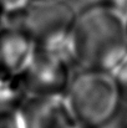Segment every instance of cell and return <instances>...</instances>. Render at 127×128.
Listing matches in <instances>:
<instances>
[{
    "label": "cell",
    "mask_w": 127,
    "mask_h": 128,
    "mask_svg": "<svg viewBox=\"0 0 127 128\" xmlns=\"http://www.w3.org/2000/svg\"><path fill=\"white\" fill-rule=\"evenodd\" d=\"M67 55L82 70L112 72L127 55L126 20L111 5H97L75 19Z\"/></svg>",
    "instance_id": "6da1fadb"
},
{
    "label": "cell",
    "mask_w": 127,
    "mask_h": 128,
    "mask_svg": "<svg viewBox=\"0 0 127 128\" xmlns=\"http://www.w3.org/2000/svg\"><path fill=\"white\" fill-rule=\"evenodd\" d=\"M65 97L75 120L87 128L103 127L122 104L113 76L103 71L84 70L72 78Z\"/></svg>",
    "instance_id": "7a4b0ae2"
},
{
    "label": "cell",
    "mask_w": 127,
    "mask_h": 128,
    "mask_svg": "<svg viewBox=\"0 0 127 128\" xmlns=\"http://www.w3.org/2000/svg\"><path fill=\"white\" fill-rule=\"evenodd\" d=\"M75 19L72 9L65 4H41L29 8L18 29L26 32L36 50L67 55V40Z\"/></svg>",
    "instance_id": "3957f363"
},
{
    "label": "cell",
    "mask_w": 127,
    "mask_h": 128,
    "mask_svg": "<svg viewBox=\"0 0 127 128\" xmlns=\"http://www.w3.org/2000/svg\"><path fill=\"white\" fill-rule=\"evenodd\" d=\"M71 60L66 54L36 50L20 75L26 97H62L71 85Z\"/></svg>",
    "instance_id": "277c9868"
},
{
    "label": "cell",
    "mask_w": 127,
    "mask_h": 128,
    "mask_svg": "<svg viewBox=\"0 0 127 128\" xmlns=\"http://www.w3.org/2000/svg\"><path fill=\"white\" fill-rule=\"evenodd\" d=\"M25 128H75V120L66 97H26L20 104Z\"/></svg>",
    "instance_id": "5b68a950"
},
{
    "label": "cell",
    "mask_w": 127,
    "mask_h": 128,
    "mask_svg": "<svg viewBox=\"0 0 127 128\" xmlns=\"http://www.w3.org/2000/svg\"><path fill=\"white\" fill-rule=\"evenodd\" d=\"M35 45L25 31L4 26L0 29V71L21 75L35 55Z\"/></svg>",
    "instance_id": "8992f818"
},
{
    "label": "cell",
    "mask_w": 127,
    "mask_h": 128,
    "mask_svg": "<svg viewBox=\"0 0 127 128\" xmlns=\"http://www.w3.org/2000/svg\"><path fill=\"white\" fill-rule=\"evenodd\" d=\"M25 98L20 75L0 71V106H20Z\"/></svg>",
    "instance_id": "52a82bcc"
},
{
    "label": "cell",
    "mask_w": 127,
    "mask_h": 128,
    "mask_svg": "<svg viewBox=\"0 0 127 128\" xmlns=\"http://www.w3.org/2000/svg\"><path fill=\"white\" fill-rule=\"evenodd\" d=\"M31 0H0V12L4 26L19 28L25 12L30 8Z\"/></svg>",
    "instance_id": "ba28073f"
},
{
    "label": "cell",
    "mask_w": 127,
    "mask_h": 128,
    "mask_svg": "<svg viewBox=\"0 0 127 128\" xmlns=\"http://www.w3.org/2000/svg\"><path fill=\"white\" fill-rule=\"evenodd\" d=\"M0 128H25L20 106H0Z\"/></svg>",
    "instance_id": "9c48e42d"
},
{
    "label": "cell",
    "mask_w": 127,
    "mask_h": 128,
    "mask_svg": "<svg viewBox=\"0 0 127 128\" xmlns=\"http://www.w3.org/2000/svg\"><path fill=\"white\" fill-rule=\"evenodd\" d=\"M116 84L118 86L122 102L127 103V55L126 57L118 64V66L111 72Z\"/></svg>",
    "instance_id": "30bf717a"
},
{
    "label": "cell",
    "mask_w": 127,
    "mask_h": 128,
    "mask_svg": "<svg viewBox=\"0 0 127 128\" xmlns=\"http://www.w3.org/2000/svg\"><path fill=\"white\" fill-rule=\"evenodd\" d=\"M31 1H35L38 4H51V2H57L60 0H31Z\"/></svg>",
    "instance_id": "8fae6325"
},
{
    "label": "cell",
    "mask_w": 127,
    "mask_h": 128,
    "mask_svg": "<svg viewBox=\"0 0 127 128\" xmlns=\"http://www.w3.org/2000/svg\"><path fill=\"white\" fill-rule=\"evenodd\" d=\"M75 128H87V127H85V126H82V124H80V123H79V124H77Z\"/></svg>",
    "instance_id": "7c38bea8"
},
{
    "label": "cell",
    "mask_w": 127,
    "mask_h": 128,
    "mask_svg": "<svg viewBox=\"0 0 127 128\" xmlns=\"http://www.w3.org/2000/svg\"><path fill=\"white\" fill-rule=\"evenodd\" d=\"M126 28H127V19H126Z\"/></svg>",
    "instance_id": "4fadbf2b"
},
{
    "label": "cell",
    "mask_w": 127,
    "mask_h": 128,
    "mask_svg": "<svg viewBox=\"0 0 127 128\" xmlns=\"http://www.w3.org/2000/svg\"><path fill=\"white\" fill-rule=\"evenodd\" d=\"M122 103H125V102H122ZM125 104H127V103H125Z\"/></svg>",
    "instance_id": "5bb4252c"
}]
</instances>
